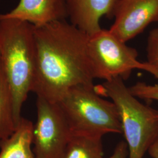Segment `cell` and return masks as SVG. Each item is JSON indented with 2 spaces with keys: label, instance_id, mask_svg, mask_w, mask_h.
Returning <instances> with one entry per match:
<instances>
[{
  "label": "cell",
  "instance_id": "1",
  "mask_svg": "<svg viewBox=\"0 0 158 158\" xmlns=\"http://www.w3.org/2000/svg\"><path fill=\"white\" fill-rule=\"evenodd\" d=\"M89 37L65 20L34 27L36 75L32 91L36 96L58 102L74 87L94 85Z\"/></svg>",
  "mask_w": 158,
  "mask_h": 158
},
{
  "label": "cell",
  "instance_id": "2",
  "mask_svg": "<svg viewBox=\"0 0 158 158\" xmlns=\"http://www.w3.org/2000/svg\"><path fill=\"white\" fill-rule=\"evenodd\" d=\"M0 60L11 89L17 127L36 75L34 25L15 19L0 20Z\"/></svg>",
  "mask_w": 158,
  "mask_h": 158
},
{
  "label": "cell",
  "instance_id": "3",
  "mask_svg": "<svg viewBox=\"0 0 158 158\" xmlns=\"http://www.w3.org/2000/svg\"><path fill=\"white\" fill-rule=\"evenodd\" d=\"M124 81L121 77L107 80L94 85V90L100 96L110 98L117 108L128 158H143L158 139V110L139 102Z\"/></svg>",
  "mask_w": 158,
  "mask_h": 158
},
{
  "label": "cell",
  "instance_id": "4",
  "mask_svg": "<svg viewBox=\"0 0 158 158\" xmlns=\"http://www.w3.org/2000/svg\"><path fill=\"white\" fill-rule=\"evenodd\" d=\"M57 103L66 118L72 135L102 138L110 133L122 134L115 105L98 94L94 85L74 87Z\"/></svg>",
  "mask_w": 158,
  "mask_h": 158
},
{
  "label": "cell",
  "instance_id": "5",
  "mask_svg": "<svg viewBox=\"0 0 158 158\" xmlns=\"http://www.w3.org/2000/svg\"><path fill=\"white\" fill-rule=\"evenodd\" d=\"M88 53L94 79L105 81L128 78L132 70L147 72L149 64L138 60V52L127 45L108 29H102L89 35Z\"/></svg>",
  "mask_w": 158,
  "mask_h": 158
},
{
  "label": "cell",
  "instance_id": "6",
  "mask_svg": "<svg viewBox=\"0 0 158 158\" xmlns=\"http://www.w3.org/2000/svg\"><path fill=\"white\" fill-rule=\"evenodd\" d=\"M33 145L36 158H63L72 132L57 102L37 96Z\"/></svg>",
  "mask_w": 158,
  "mask_h": 158
},
{
  "label": "cell",
  "instance_id": "7",
  "mask_svg": "<svg viewBox=\"0 0 158 158\" xmlns=\"http://www.w3.org/2000/svg\"><path fill=\"white\" fill-rule=\"evenodd\" d=\"M112 16L109 30L126 43L151 23H158V0H118Z\"/></svg>",
  "mask_w": 158,
  "mask_h": 158
},
{
  "label": "cell",
  "instance_id": "8",
  "mask_svg": "<svg viewBox=\"0 0 158 158\" xmlns=\"http://www.w3.org/2000/svg\"><path fill=\"white\" fill-rule=\"evenodd\" d=\"M68 18L65 0H19L18 5L6 13H0V20L15 19L40 27Z\"/></svg>",
  "mask_w": 158,
  "mask_h": 158
},
{
  "label": "cell",
  "instance_id": "9",
  "mask_svg": "<svg viewBox=\"0 0 158 158\" xmlns=\"http://www.w3.org/2000/svg\"><path fill=\"white\" fill-rule=\"evenodd\" d=\"M70 23L91 35L102 29L100 20L112 16L118 0H65Z\"/></svg>",
  "mask_w": 158,
  "mask_h": 158
},
{
  "label": "cell",
  "instance_id": "10",
  "mask_svg": "<svg viewBox=\"0 0 158 158\" xmlns=\"http://www.w3.org/2000/svg\"><path fill=\"white\" fill-rule=\"evenodd\" d=\"M34 124L22 117L11 135L0 141V158H36L33 145Z\"/></svg>",
  "mask_w": 158,
  "mask_h": 158
},
{
  "label": "cell",
  "instance_id": "11",
  "mask_svg": "<svg viewBox=\"0 0 158 158\" xmlns=\"http://www.w3.org/2000/svg\"><path fill=\"white\" fill-rule=\"evenodd\" d=\"M16 128L11 89L0 60V141L11 135Z\"/></svg>",
  "mask_w": 158,
  "mask_h": 158
},
{
  "label": "cell",
  "instance_id": "12",
  "mask_svg": "<svg viewBox=\"0 0 158 158\" xmlns=\"http://www.w3.org/2000/svg\"><path fill=\"white\" fill-rule=\"evenodd\" d=\"M102 138L72 135L63 158H104Z\"/></svg>",
  "mask_w": 158,
  "mask_h": 158
},
{
  "label": "cell",
  "instance_id": "13",
  "mask_svg": "<svg viewBox=\"0 0 158 158\" xmlns=\"http://www.w3.org/2000/svg\"><path fill=\"white\" fill-rule=\"evenodd\" d=\"M149 73L153 75L158 80V70L151 66ZM130 91L137 98L146 100L158 101V81L154 85H148L143 82H138L131 86Z\"/></svg>",
  "mask_w": 158,
  "mask_h": 158
},
{
  "label": "cell",
  "instance_id": "14",
  "mask_svg": "<svg viewBox=\"0 0 158 158\" xmlns=\"http://www.w3.org/2000/svg\"><path fill=\"white\" fill-rule=\"evenodd\" d=\"M147 52V62L158 70V28L153 29L149 34Z\"/></svg>",
  "mask_w": 158,
  "mask_h": 158
},
{
  "label": "cell",
  "instance_id": "15",
  "mask_svg": "<svg viewBox=\"0 0 158 158\" xmlns=\"http://www.w3.org/2000/svg\"><path fill=\"white\" fill-rule=\"evenodd\" d=\"M128 155V149L125 141L119 142L115 147L112 155L109 158H127Z\"/></svg>",
  "mask_w": 158,
  "mask_h": 158
},
{
  "label": "cell",
  "instance_id": "16",
  "mask_svg": "<svg viewBox=\"0 0 158 158\" xmlns=\"http://www.w3.org/2000/svg\"><path fill=\"white\" fill-rule=\"evenodd\" d=\"M148 152L152 158H158V139L151 146Z\"/></svg>",
  "mask_w": 158,
  "mask_h": 158
},
{
  "label": "cell",
  "instance_id": "17",
  "mask_svg": "<svg viewBox=\"0 0 158 158\" xmlns=\"http://www.w3.org/2000/svg\"><path fill=\"white\" fill-rule=\"evenodd\" d=\"M0 1H1V0H0Z\"/></svg>",
  "mask_w": 158,
  "mask_h": 158
}]
</instances>
